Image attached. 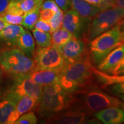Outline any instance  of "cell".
Returning a JSON list of instances; mask_svg holds the SVG:
<instances>
[{
  "label": "cell",
  "mask_w": 124,
  "mask_h": 124,
  "mask_svg": "<svg viewBox=\"0 0 124 124\" xmlns=\"http://www.w3.org/2000/svg\"><path fill=\"white\" fill-rule=\"evenodd\" d=\"M75 103L87 113L91 114L110 108L118 107L124 109V103L117 98L93 86L74 93Z\"/></svg>",
  "instance_id": "cell-3"
},
{
  "label": "cell",
  "mask_w": 124,
  "mask_h": 124,
  "mask_svg": "<svg viewBox=\"0 0 124 124\" xmlns=\"http://www.w3.org/2000/svg\"><path fill=\"white\" fill-rule=\"evenodd\" d=\"M40 9H50L56 13V12H58L60 9L56 4V3L55 2V1L46 0L43 2L40 7Z\"/></svg>",
  "instance_id": "cell-31"
},
{
  "label": "cell",
  "mask_w": 124,
  "mask_h": 124,
  "mask_svg": "<svg viewBox=\"0 0 124 124\" xmlns=\"http://www.w3.org/2000/svg\"><path fill=\"white\" fill-rule=\"evenodd\" d=\"M40 9H37L33 11L25 14L21 25L26 29L32 30L35 27L36 23L39 19Z\"/></svg>",
  "instance_id": "cell-24"
},
{
  "label": "cell",
  "mask_w": 124,
  "mask_h": 124,
  "mask_svg": "<svg viewBox=\"0 0 124 124\" xmlns=\"http://www.w3.org/2000/svg\"><path fill=\"white\" fill-rule=\"evenodd\" d=\"M58 6L62 10L66 11L70 9L71 5V0H55Z\"/></svg>",
  "instance_id": "cell-34"
},
{
  "label": "cell",
  "mask_w": 124,
  "mask_h": 124,
  "mask_svg": "<svg viewBox=\"0 0 124 124\" xmlns=\"http://www.w3.org/2000/svg\"><path fill=\"white\" fill-rule=\"evenodd\" d=\"M124 56V44L118 46L112 50L98 64V70L111 74Z\"/></svg>",
  "instance_id": "cell-13"
},
{
  "label": "cell",
  "mask_w": 124,
  "mask_h": 124,
  "mask_svg": "<svg viewBox=\"0 0 124 124\" xmlns=\"http://www.w3.org/2000/svg\"><path fill=\"white\" fill-rule=\"evenodd\" d=\"M1 69H0V82H1V80H2V71H1Z\"/></svg>",
  "instance_id": "cell-41"
},
{
  "label": "cell",
  "mask_w": 124,
  "mask_h": 124,
  "mask_svg": "<svg viewBox=\"0 0 124 124\" xmlns=\"http://www.w3.org/2000/svg\"><path fill=\"white\" fill-rule=\"evenodd\" d=\"M36 69L52 70L61 71L65 62L58 48L50 46L46 48L38 47L33 56Z\"/></svg>",
  "instance_id": "cell-7"
},
{
  "label": "cell",
  "mask_w": 124,
  "mask_h": 124,
  "mask_svg": "<svg viewBox=\"0 0 124 124\" xmlns=\"http://www.w3.org/2000/svg\"><path fill=\"white\" fill-rule=\"evenodd\" d=\"M93 67L88 52L79 59L65 64L60 72L59 83L64 91L71 94L95 86Z\"/></svg>",
  "instance_id": "cell-1"
},
{
  "label": "cell",
  "mask_w": 124,
  "mask_h": 124,
  "mask_svg": "<svg viewBox=\"0 0 124 124\" xmlns=\"http://www.w3.org/2000/svg\"><path fill=\"white\" fill-rule=\"evenodd\" d=\"M24 1V0H10V2H19L21 1Z\"/></svg>",
  "instance_id": "cell-40"
},
{
  "label": "cell",
  "mask_w": 124,
  "mask_h": 124,
  "mask_svg": "<svg viewBox=\"0 0 124 124\" xmlns=\"http://www.w3.org/2000/svg\"><path fill=\"white\" fill-rule=\"evenodd\" d=\"M44 0H24L17 2V4L18 8L26 14L40 8Z\"/></svg>",
  "instance_id": "cell-23"
},
{
  "label": "cell",
  "mask_w": 124,
  "mask_h": 124,
  "mask_svg": "<svg viewBox=\"0 0 124 124\" xmlns=\"http://www.w3.org/2000/svg\"><path fill=\"white\" fill-rule=\"evenodd\" d=\"M18 101L7 98L0 102V124H7L9 116L15 110Z\"/></svg>",
  "instance_id": "cell-19"
},
{
  "label": "cell",
  "mask_w": 124,
  "mask_h": 124,
  "mask_svg": "<svg viewBox=\"0 0 124 124\" xmlns=\"http://www.w3.org/2000/svg\"><path fill=\"white\" fill-rule=\"evenodd\" d=\"M121 36V43L124 44V18L120 23Z\"/></svg>",
  "instance_id": "cell-36"
},
{
  "label": "cell",
  "mask_w": 124,
  "mask_h": 124,
  "mask_svg": "<svg viewBox=\"0 0 124 124\" xmlns=\"http://www.w3.org/2000/svg\"><path fill=\"white\" fill-rule=\"evenodd\" d=\"M114 4L116 7L124 9V0H114Z\"/></svg>",
  "instance_id": "cell-37"
},
{
  "label": "cell",
  "mask_w": 124,
  "mask_h": 124,
  "mask_svg": "<svg viewBox=\"0 0 124 124\" xmlns=\"http://www.w3.org/2000/svg\"><path fill=\"white\" fill-rule=\"evenodd\" d=\"M91 18L80 16L73 9L65 11L62 28L69 31L74 37L86 40V35Z\"/></svg>",
  "instance_id": "cell-8"
},
{
  "label": "cell",
  "mask_w": 124,
  "mask_h": 124,
  "mask_svg": "<svg viewBox=\"0 0 124 124\" xmlns=\"http://www.w3.org/2000/svg\"><path fill=\"white\" fill-rule=\"evenodd\" d=\"M33 37L38 47L46 48L51 46V35L50 33L34 29L32 31Z\"/></svg>",
  "instance_id": "cell-22"
},
{
  "label": "cell",
  "mask_w": 124,
  "mask_h": 124,
  "mask_svg": "<svg viewBox=\"0 0 124 124\" xmlns=\"http://www.w3.org/2000/svg\"><path fill=\"white\" fill-rule=\"evenodd\" d=\"M1 91H0V100H1Z\"/></svg>",
  "instance_id": "cell-42"
},
{
  "label": "cell",
  "mask_w": 124,
  "mask_h": 124,
  "mask_svg": "<svg viewBox=\"0 0 124 124\" xmlns=\"http://www.w3.org/2000/svg\"><path fill=\"white\" fill-rule=\"evenodd\" d=\"M71 8L84 18H91L103 10L98 6L85 0H71Z\"/></svg>",
  "instance_id": "cell-17"
},
{
  "label": "cell",
  "mask_w": 124,
  "mask_h": 124,
  "mask_svg": "<svg viewBox=\"0 0 124 124\" xmlns=\"http://www.w3.org/2000/svg\"><path fill=\"white\" fill-rule=\"evenodd\" d=\"M25 15H23V14L6 13L1 16L0 18H2L4 21L9 24L21 25Z\"/></svg>",
  "instance_id": "cell-25"
},
{
  "label": "cell",
  "mask_w": 124,
  "mask_h": 124,
  "mask_svg": "<svg viewBox=\"0 0 124 124\" xmlns=\"http://www.w3.org/2000/svg\"><path fill=\"white\" fill-rule=\"evenodd\" d=\"M124 18V9L118 7L102 10L94 17L90 23L86 40H91L98 35L120 24Z\"/></svg>",
  "instance_id": "cell-6"
},
{
  "label": "cell",
  "mask_w": 124,
  "mask_h": 124,
  "mask_svg": "<svg viewBox=\"0 0 124 124\" xmlns=\"http://www.w3.org/2000/svg\"><path fill=\"white\" fill-rule=\"evenodd\" d=\"M60 72L52 70L35 69L29 76L34 81L43 87L59 83Z\"/></svg>",
  "instance_id": "cell-16"
},
{
  "label": "cell",
  "mask_w": 124,
  "mask_h": 124,
  "mask_svg": "<svg viewBox=\"0 0 124 124\" xmlns=\"http://www.w3.org/2000/svg\"><path fill=\"white\" fill-rule=\"evenodd\" d=\"M117 95L118 97L120 98L121 100L124 102V94H118V95Z\"/></svg>",
  "instance_id": "cell-39"
},
{
  "label": "cell",
  "mask_w": 124,
  "mask_h": 124,
  "mask_svg": "<svg viewBox=\"0 0 124 124\" xmlns=\"http://www.w3.org/2000/svg\"><path fill=\"white\" fill-rule=\"evenodd\" d=\"M35 27L36 29H38V30L45 32H48L50 33H52V28H51V25L49 22H46V21L39 19L38 21L36 23Z\"/></svg>",
  "instance_id": "cell-30"
},
{
  "label": "cell",
  "mask_w": 124,
  "mask_h": 124,
  "mask_svg": "<svg viewBox=\"0 0 124 124\" xmlns=\"http://www.w3.org/2000/svg\"><path fill=\"white\" fill-rule=\"evenodd\" d=\"M121 44L120 23L91 40L89 53L92 63L98 65L111 51Z\"/></svg>",
  "instance_id": "cell-5"
},
{
  "label": "cell",
  "mask_w": 124,
  "mask_h": 124,
  "mask_svg": "<svg viewBox=\"0 0 124 124\" xmlns=\"http://www.w3.org/2000/svg\"><path fill=\"white\" fill-rule=\"evenodd\" d=\"M10 0H0V17L5 13Z\"/></svg>",
  "instance_id": "cell-35"
},
{
  "label": "cell",
  "mask_w": 124,
  "mask_h": 124,
  "mask_svg": "<svg viewBox=\"0 0 124 124\" xmlns=\"http://www.w3.org/2000/svg\"><path fill=\"white\" fill-rule=\"evenodd\" d=\"M58 48L64 59L65 64L79 59L89 52L83 40L74 36Z\"/></svg>",
  "instance_id": "cell-11"
},
{
  "label": "cell",
  "mask_w": 124,
  "mask_h": 124,
  "mask_svg": "<svg viewBox=\"0 0 124 124\" xmlns=\"http://www.w3.org/2000/svg\"><path fill=\"white\" fill-rule=\"evenodd\" d=\"M91 114L75 103L67 109L49 117L48 123L61 124H85Z\"/></svg>",
  "instance_id": "cell-9"
},
{
  "label": "cell",
  "mask_w": 124,
  "mask_h": 124,
  "mask_svg": "<svg viewBox=\"0 0 124 124\" xmlns=\"http://www.w3.org/2000/svg\"><path fill=\"white\" fill-rule=\"evenodd\" d=\"M38 123V118L35 113L28 111L21 116L16 121L15 124H36Z\"/></svg>",
  "instance_id": "cell-27"
},
{
  "label": "cell",
  "mask_w": 124,
  "mask_h": 124,
  "mask_svg": "<svg viewBox=\"0 0 124 124\" xmlns=\"http://www.w3.org/2000/svg\"><path fill=\"white\" fill-rule=\"evenodd\" d=\"M24 31L19 25L9 24L0 31V51L16 47L17 40Z\"/></svg>",
  "instance_id": "cell-12"
},
{
  "label": "cell",
  "mask_w": 124,
  "mask_h": 124,
  "mask_svg": "<svg viewBox=\"0 0 124 124\" xmlns=\"http://www.w3.org/2000/svg\"><path fill=\"white\" fill-rule=\"evenodd\" d=\"M39 102L33 98L25 95L18 101L15 110L9 116L7 124H13L20 116L38 108Z\"/></svg>",
  "instance_id": "cell-15"
},
{
  "label": "cell",
  "mask_w": 124,
  "mask_h": 124,
  "mask_svg": "<svg viewBox=\"0 0 124 124\" xmlns=\"http://www.w3.org/2000/svg\"><path fill=\"white\" fill-rule=\"evenodd\" d=\"M63 17H64V13L61 9L58 12H56L54 14L53 17L49 21L52 28V33L54 31L61 28L63 24Z\"/></svg>",
  "instance_id": "cell-26"
},
{
  "label": "cell",
  "mask_w": 124,
  "mask_h": 124,
  "mask_svg": "<svg viewBox=\"0 0 124 124\" xmlns=\"http://www.w3.org/2000/svg\"><path fill=\"white\" fill-rule=\"evenodd\" d=\"M111 74L113 75H124V56L115 69L113 70Z\"/></svg>",
  "instance_id": "cell-33"
},
{
  "label": "cell",
  "mask_w": 124,
  "mask_h": 124,
  "mask_svg": "<svg viewBox=\"0 0 124 124\" xmlns=\"http://www.w3.org/2000/svg\"><path fill=\"white\" fill-rule=\"evenodd\" d=\"M85 1L98 6L103 10L116 7L114 4V0H85Z\"/></svg>",
  "instance_id": "cell-28"
},
{
  "label": "cell",
  "mask_w": 124,
  "mask_h": 124,
  "mask_svg": "<svg viewBox=\"0 0 124 124\" xmlns=\"http://www.w3.org/2000/svg\"><path fill=\"white\" fill-rule=\"evenodd\" d=\"M9 24L4 21L2 18H0V31L2 30L3 29L5 28L7 25H8Z\"/></svg>",
  "instance_id": "cell-38"
},
{
  "label": "cell",
  "mask_w": 124,
  "mask_h": 124,
  "mask_svg": "<svg viewBox=\"0 0 124 124\" xmlns=\"http://www.w3.org/2000/svg\"><path fill=\"white\" fill-rule=\"evenodd\" d=\"M103 87L110 90L111 93L115 95L124 94V82L110 85L104 86Z\"/></svg>",
  "instance_id": "cell-29"
},
{
  "label": "cell",
  "mask_w": 124,
  "mask_h": 124,
  "mask_svg": "<svg viewBox=\"0 0 124 124\" xmlns=\"http://www.w3.org/2000/svg\"><path fill=\"white\" fill-rule=\"evenodd\" d=\"M55 14L53 10L50 9H40L39 12V19L49 22Z\"/></svg>",
  "instance_id": "cell-32"
},
{
  "label": "cell",
  "mask_w": 124,
  "mask_h": 124,
  "mask_svg": "<svg viewBox=\"0 0 124 124\" xmlns=\"http://www.w3.org/2000/svg\"><path fill=\"white\" fill-rule=\"evenodd\" d=\"M96 118L105 124H120L124 122V109L118 107H110L97 111Z\"/></svg>",
  "instance_id": "cell-14"
},
{
  "label": "cell",
  "mask_w": 124,
  "mask_h": 124,
  "mask_svg": "<svg viewBox=\"0 0 124 124\" xmlns=\"http://www.w3.org/2000/svg\"><path fill=\"white\" fill-rule=\"evenodd\" d=\"M16 47L29 58L33 56L35 51V43L30 32L23 31L17 40Z\"/></svg>",
  "instance_id": "cell-18"
},
{
  "label": "cell",
  "mask_w": 124,
  "mask_h": 124,
  "mask_svg": "<svg viewBox=\"0 0 124 124\" xmlns=\"http://www.w3.org/2000/svg\"><path fill=\"white\" fill-rule=\"evenodd\" d=\"M93 72L97 78V80H98L103 87L115 83L124 82V75H113L99 70L94 67H93Z\"/></svg>",
  "instance_id": "cell-20"
},
{
  "label": "cell",
  "mask_w": 124,
  "mask_h": 124,
  "mask_svg": "<svg viewBox=\"0 0 124 124\" xmlns=\"http://www.w3.org/2000/svg\"><path fill=\"white\" fill-rule=\"evenodd\" d=\"M74 36L64 28H60L54 31L51 36V46L58 48L69 41Z\"/></svg>",
  "instance_id": "cell-21"
},
{
  "label": "cell",
  "mask_w": 124,
  "mask_h": 124,
  "mask_svg": "<svg viewBox=\"0 0 124 124\" xmlns=\"http://www.w3.org/2000/svg\"><path fill=\"white\" fill-rule=\"evenodd\" d=\"M0 69L17 80L29 75L36 69V64L22 51L14 48L0 51Z\"/></svg>",
  "instance_id": "cell-4"
},
{
  "label": "cell",
  "mask_w": 124,
  "mask_h": 124,
  "mask_svg": "<svg viewBox=\"0 0 124 124\" xmlns=\"http://www.w3.org/2000/svg\"><path fill=\"white\" fill-rule=\"evenodd\" d=\"M75 101L73 94L64 91L59 83H56L43 87L38 111L43 116L49 117L74 106Z\"/></svg>",
  "instance_id": "cell-2"
},
{
  "label": "cell",
  "mask_w": 124,
  "mask_h": 124,
  "mask_svg": "<svg viewBox=\"0 0 124 124\" xmlns=\"http://www.w3.org/2000/svg\"><path fill=\"white\" fill-rule=\"evenodd\" d=\"M13 89L9 91L14 97L20 100L23 95H27L40 102L43 93V86L34 81L28 75L16 80Z\"/></svg>",
  "instance_id": "cell-10"
}]
</instances>
